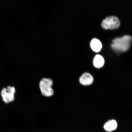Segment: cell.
Instances as JSON below:
<instances>
[{
    "mask_svg": "<svg viewBox=\"0 0 132 132\" xmlns=\"http://www.w3.org/2000/svg\"><path fill=\"white\" fill-rule=\"evenodd\" d=\"M132 37L125 35L121 38H117L112 41L111 47L117 52H125L128 50L131 45Z\"/></svg>",
    "mask_w": 132,
    "mask_h": 132,
    "instance_id": "1",
    "label": "cell"
},
{
    "mask_svg": "<svg viewBox=\"0 0 132 132\" xmlns=\"http://www.w3.org/2000/svg\"><path fill=\"white\" fill-rule=\"evenodd\" d=\"M53 82L50 78H43L39 82V86L43 95L46 97H50L54 94L52 87Z\"/></svg>",
    "mask_w": 132,
    "mask_h": 132,
    "instance_id": "2",
    "label": "cell"
},
{
    "mask_svg": "<svg viewBox=\"0 0 132 132\" xmlns=\"http://www.w3.org/2000/svg\"><path fill=\"white\" fill-rule=\"evenodd\" d=\"M120 22L117 16H111L107 17L102 21L101 26L105 29H118L119 27Z\"/></svg>",
    "mask_w": 132,
    "mask_h": 132,
    "instance_id": "3",
    "label": "cell"
},
{
    "mask_svg": "<svg viewBox=\"0 0 132 132\" xmlns=\"http://www.w3.org/2000/svg\"><path fill=\"white\" fill-rule=\"evenodd\" d=\"M15 92L14 87L8 86L3 88L1 92V95L5 103H8L14 100V94Z\"/></svg>",
    "mask_w": 132,
    "mask_h": 132,
    "instance_id": "4",
    "label": "cell"
},
{
    "mask_svg": "<svg viewBox=\"0 0 132 132\" xmlns=\"http://www.w3.org/2000/svg\"><path fill=\"white\" fill-rule=\"evenodd\" d=\"M80 83L83 85L86 86L91 85L93 82L94 79L90 73H85L83 74L80 78Z\"/></svg>",
    "mask_w": 132,
    "mask_h": 132,
    "instance_id": "5",
    "label": "cell"
},
{
    "mask_svg": "<svg viewBox=\"0 0 132 132\" xmlns=\"http://www.w3.org/2000/svg\"><path fill=\"white\" fill-rule=\"evenodd\" d=\"M91 48L94 52H98L101 50L102 45L101 42L96 39H94L90 42Z\"/></svg>",
    "mask_w": 132,
    "mask_h": 132,
    "instance_id": "6",
    "label": "cell"
},
{
    "mask_svg": "<svg viewBox=\"0 0 132 132\" xmlns=\"http://www.w3.org/2000/svg\"><path fill=\"white\" fill-rule=\"evenodd\" d=\"M117 126L116 121L114 120H111L107 122L104 125V127L106 131H111L116 129Z\"/></svg>",
    "mask_w": 132,
    "mask_h": 132,
    "instance_id": "7",
    "label": "cell"
},
{
    "mask_svg": "<svg viewBox=\"0 0 132 132\" xmlns=\"http://www.w3.org/2000/svg\"><path fill=\"white\" fill-rule=\"evenodd\" d=\"M104 62L103 57L98 54L95 56L93 60L94 65L97 68H100L103 67Z\"/></svg>",
    "mask_w": 132,
    "mask_h": 132,
    "instance_id": "8",
    "label": "cell"
}]
</instances>
